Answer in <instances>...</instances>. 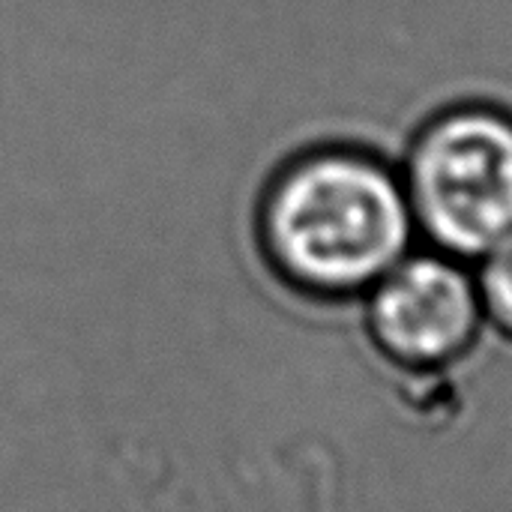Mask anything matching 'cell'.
<instances>
[{
  "mask_svg": "<svg viewBox=\"0 0 512 512\" xmlns=\"http://www.w3.org/2000/svg\"><path fill=\"white\" fill-rule=\"evenodd\" d=\"M417 243L399 162L354 141L294 153L255 207L264 267L312 303H357Z\"/></svg>",
  "mask_w": 512,
  "mask_h": 512,
  "instance_id": "6da1fadb",
  "label": "cell"
},
{
  "mask_svg": "<svg viewBox=\"0 0 512 512\" xmlns=\"http://www.w3.org/2000/svg\"><path fill=\"white\" fill-rule=\"evenodd\" d=\"M399 171L423 246L480 261L512 234V108L459 99L405 141Z\"/></svg>",
  "mask_w": 512,
  "mask_h": 512,
  "instance_id": "7a4b0ae2",
  "label": "cell"
},
{
  "mask_svg": "<svg viewBox=\"0 0 512 512\" xmlns=\"http://www.w3.org/2000/svg\"><path fill=\"white\" fill-rule=\"evenodd\" d=\"M363 333L405 372H441L474 354L486 315L474 264L417 243L363 297Z\"/></svg>",
  "mask_w": 512,
  "mask_h": 512,
  "instance_id": "3957f363",
  "label": "cell"
},
{
  "mask_svg": "<svg viewBox=\"0 0 512 512\" xmlns=\"http://www.w3.org/2000/svg\"><path fill=\"white\" fill-rule=\"evenodd\" d=\"M474 279L486 315V330L512 342V234L474 261Z\"/></svg>",
  "mask_w": 512,
  "mask_h": 512,
  "instance_id": "277c9868",
  "label": "cell"
}]
</instances>
